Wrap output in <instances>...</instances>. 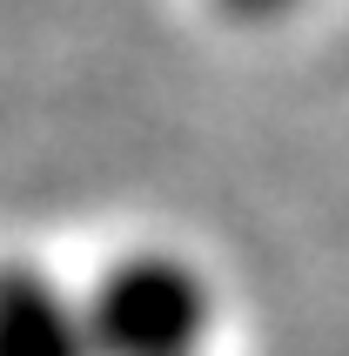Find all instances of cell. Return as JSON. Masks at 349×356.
<instances>
[{
	"instance_id": "1",
	"label": "cell",
	"mask_w": 349,
	"mask_h": 356,
	"mask_svg": "<svg viewBox=\"0 0 349 356\" xmlns=\"http://www.w3.org/2000/svg\"><path fill=\"white\" fill-rule=\"evenodd\" d=\"M88 337L95 356H209L215 282L174 249H135L88 282Z\"/></svg>"
},
{
	"instance_id": "3",
	"label": "cell",
	"mask_w": 349,
	"mask_h": 356,
	"mask_svg": "<svg viewBox=\"0 0 349 356\" xmlns=\"http://www.w3.org/2000/svg\"><path fill=\"white\" fill-rule=\"evenodd\" d=\"M229 20H242V27H275V20H289L302 0H215Z\"/></svg>"
},
{
	"instance_id": "2",
	"label": "cell",
	"mask_w": 349,
	"mask_h": 356,
	"mask_svg": "<svg viewBox=\"0 0 349 356\" xmlns=\"http://www.w3.org/2000/svg\"><path fill=\"white\" fill-rule=\"evenodd\" d=\"M0 356H95L81 296L40 262H0Z\"/></svg>"
}]
</instances>
